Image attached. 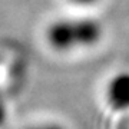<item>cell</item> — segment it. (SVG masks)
Wrapping results in <instances>:
<instances>
[{"label":"cell","mask_w":129,"mask_h":129,"mask_svg":"<svg viewBox=\"0 0 129 129\" xmlns=\"http://www.w3.org/2000/svg\"><path fill=\"white\" fill-rule=\"evenodd\" d=\"M108 96L116 109L129 108V73H120L112 79L108 88Z\"/></svg>","instance_id":"2"},{"label":"cell","mask_w":129,"mask_h":129,"mask_svg":"<svg viewBox=\"0 0 129 129\" xmlns=\"http://www.w3.org/2000/svg\"><path fill=\"white\" fill-rule=\"evenodd\" d=\"M102 23L89 16L56 19L46 29L47 45L60 53L93 47L102 40Z\"/></svg>","instance_id":"1"},{"label":"cell","mask_w":129,"mask_h":129,"mask_svg":"<svg viewBox=\"0 0 129 129\" xmlns=\"http://www.w3.org/2000/svg\"><path fill=\"white\" fill-rule=\"evenodd\" d=\"M70 3H73L76 6H82V7H89V6H93L99 3L101 0H69Z\"/></svg>","instance_id":"5"},{"label":"cell","mask_w":129,"mask_h":129,"mask_svg":"<svg viewBox=\"0 0 129 129\" xmlns=\"http://www.w3.org/2000/svg\"><path fill=\"white\" fill-rule=\"evenodd\" d=\"M29 129H68L64 125H62L60 122H55V120H47V122H40L30 126Z\"/></svg>","instance_id":"3"},{"label":"cell","mask_w":129,"mask_h":129,"mask_svg":"<svg viewBox=\"0 0 129 129\" xmlns=\"http://www.w3.org/2000/svg\"><path fill=\"white\" fill-rule=\"evenodd\" d=\"M7 119V106H6L3 98L0 96V126H3Z\"/></svg>","instance_id":"4"}]
</instances>
